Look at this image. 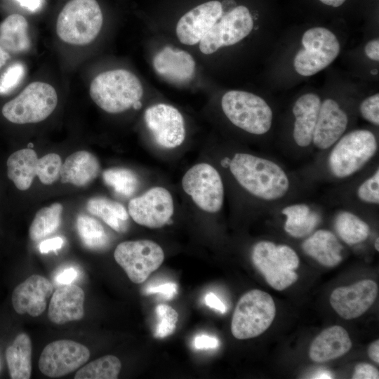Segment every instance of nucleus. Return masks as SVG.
<instances>
[{
    "mask_svg": "<svg viewBox=\"0 0 379 379\" xmlns=\"http://www.w3.org/2000/svg\"><path fill=\"white\" fill-rule=\"evenodd\" d=\"M230 170L237 182L253 196L266 201L283 198L290 188L284 170L272 160L248 153H236Z\"/></svg>",
    "mask_w": 379,
    "mask_h": 379,
    "instance_id": "f257e3e1",
    "label": "nucleus"
},
{
    "mask_svg": "<svg viewBox=\"0 0 379 379\" xmlns=\"http://www.w3.org/2000/svg\"><path fill=\"white\" fill-rule=\"evenodd\" d=\"M89 92L99 107L106 112L118 114L140 104L143 88L134 74L118 69L96 76L91 81Z\"/></svg>",
    "mask_w": 379,
    "mask_h": 379,
    "instance_id": "f03ea898",
    "label": "nucleus"
},
{
    "mask_svg": "<svg viewBox=\"0 0 379 379\" xmlns=\"http://www.w3.org/2000/svg\"><path fill=\"white\" fill-rule=\"evenodd\" d=\"M102 22V13L96 0H70L58 15L56 33L67 44L84 46L97 37Z\"/></svg>",
    "mask_w": 379,
    "mask_h": 379,
    "instance_id": "7ed1b4c3",
    "label": "nucleus"
},
{
    "mask_svg": "<svg viewBox=\"0 0 379 379\" xmlns=\"http://www.w3.org/2000/svg\"><path fill=\"white\" fill-rule=\"evenodd\" d=\"M251 260L267 284L277 291L284 290L298 279L295 270L299 267V258L288 245L259 241L253 247Z\"/></svg>",
    "mask_w": 379,
    "mask_h": 379,
    "instance_id": "20e7f679",
    "label": "nucleus"
},
{
    "mask_svg": "<svg viewBox=\"0 0 379 379\" xmlns=\"http://www.w3.org/2000/svg\"><path fill=\"white\" fill-rule=\"evenodd\" d=\"M328 164L338 178L350 177L364 166L375 154L378 142L369 130L357 129L343 135L333 146Z\"/></svg>",
    "mask_w": 379,
    "mask_h": 379,
    "instance_id": "39448f33",
    "label": "nucleus"
},
{
    "mask_svg": "<svg viewBox=\"0 0 379 379\" xmlns=\"http://www.w3.org/2000/svg\"><path fill=\"white\" fill-rule=\"evenodd\" d=\"M221 107L236 126L254 135L268 132L272 124V110L261 97L250 92L232 90L225 93Z\"/></svg>",
    "mask_w": 379,
    "mask_h": 379,
    "instance_id": "423d86ee",
    "label": "nucleus"
},
{
    "mask_svg": "<svg viewBox=\"0 0 379 379\" xmlns=\"http://www.w3.org/2000/svg\"><path fill=\"white\" fill-rule=\"evenodd\" d=\"M275 314V303L270 294L258 289L249 291L237 304L232 319V333L239 340L257 337L270 326Z\"/></svg>",
    "mask_w": 379,
    "mask_h": 379,
    "instance_id": "0eeeda50",
    "label": "nucleus"
},
{
    "mask_svg": "<svg viewBox=\"0 0 379 379\" xmlns=\"http://www.w3.org/2000/svg\"><path fill=\"white\" fill-rule=\"evenodd\" d=\"M57 105L58 95L54 87L45 82L34 81L6 102L2 108V114L14 124H34L49 117Z\"/></svg>",
    "mask_w": 379,
    "mask_h": 379,
    "instance_id": "6e6552de",
    "label": "nucleus"
},
{
    "mask_svg": "<svg viewBox=\"0 0 379 379\" xmlns=\"http://www.w3.org/2000/svg\"><path fill=\"white\" fill-rule=\"evenodd\" d=\"M302 48L295 54L293 67L303 77L323 70L338 57L340 45L335 34L323 27H312L302 36Z\"/></svg>",
    "mask_w": 379,
    "mask_h": 379,
    "instance_id": "1a4fd4ad",
    "label": "nucleus"
},
{
    "mask_svg": "<svg viewBox=\"0 0 379 379\" xmlns=\"http://www.w3.org/2000/svg\"><path fill=\"white\" fill-rule=\"evenodd\" d=\"M60 157L49 153L38 158L32 149H22L13 152L7 160L8 178L20 190L30 187L35 176L44 185H51L60 177Z\"/></svg>",
    "mask_w": 379,
    "mask_h": 379,
    "instance_id": "9d476101",
    "label": "nucleus"
},
{
    "mask_svg": "<svg viewBox=\"0 0 379 379\" xmlns=\"http://www.w3.org/2000/svg\"><path fill=\"white\" fill-rule=\"evenodd\" d=\"M114 257L132 282L141 284L161 265L164 253L156 242L141 239L120 243Z\"/></svg>",
    "mask_w": 379,
    "mask_h": 379,
    "instance_id": "9b49d317",
    "label": "nucleus"
},
{
    "mask_svg": "<svg viewBox=\"0 0 379 379\" xmlns=\"http://www.w3.org/2000/svg\"><path fill=\"white\" fill-rule=\"evenodd\" d=\"M184 191L194 203L208 213L220 210L224 201V186L218 171L207 163L191 167L182 180Z\"/></svg>",
    "mask_w": 379,
    "mask_h": 379,
    "instance_id": "f8f14e48",
    "label": "nucleus"
},
{
    "mask_svg": "<svg viewBox=\"0 0 379 379\" xmlns=\"http://www.w3.org/2000/svg\"><path fill=\"white\" fill-rule=\"evenodd\" d=\"M253 27V17L248 8L237 6L222 15L206 33L199 44L204 54L209 55L220 48L234 45L246 38Z\"/></svg>",
    "mask_w": 379,
    "mask_h": 379,
    "instance_id": "ddd939ff",
    "label": "nucleus"
},
{
    "mask_svg": "<svg viewBox=\"0 0 379 379\" xmlns=\"http://www.w3.org/2000/svg\"><path fill=\"white\" fill-rule=\"evenodd\" d=\"M89 357L90 351L85 345L70 340H59L44 347L38 364L45 375L59 378L78 369Z\"/></svg>",
    "mask_w": 379,
    "mask_h": 379,
    "instance_id": "4468645a",
    "label": "nucleus"
},
{
    "mask_svg": "<svg viewBox=\"0 0 379 379\" xmlns=\"http://www.w3.org/2000/svg\"><path fill=\"white\" fill-rule=\"evenodd\" d=\"M174 205L170 192L162 187H154L142 195L132 199L128 206V215L138 225L160 228L168 222L173 214Z\"/></svg>",
    "mask_w": 379,
    "mask_h": 379,
    "instance_id": "2eb2a0df",
    "label": "nucleus"
},
{
    "mask_svg": "<svg viewBox=\"0 0 379 379\" xmlns=\"http://www.w3.org/2000/svg\"><path fill=\"white\" fill-rule=\"evenodd\" d=\"M146 126L159 146L172 149L180 146L185 138V121L174 107L159 103L149 107L144 115Z\"/></svg>",
    "mask_w": 379,
    "mask_h": 379,
    "instance_id": "dca6fc26",
    "label": "nucleus"
},
{
    "mask_svg": "<svg viewBox=\"0 0 379 379\" xmlns=\"http://www.w3.org/2000/svg\"><path fill=\"white\" fill-rule=\"evenodd\" d=\"M378 291L375 282L364 279L349 286L336 288L331 294L330 303L341 317L355 319L371 307Z\"/></svg>",
    "mask_w": 379,
    "mask_h": 379,
    "instance_id": "f3484780",
    "label": "nucleus"
},
{
    "mask_svg": "<svg viewBox=\"0 0 379 379\" xmlns=\"http://www.w3.org/2000/svg\"><path fill=\"white\" fill-rule=\"evenodd\" d=\"M222 15V6L218 1H209L193 8L178 20V39L187 46L199 44Z\"/></svg>",
    "mask_w": 379,
    "mask_h": 379,
    "instance_id": "a211bd4d",
    "label": "nucleus"
},
{
    "mask_svg": "<svg viewBox=\"0 0 379 379\" xmlns=\"http://www.w3.org/2000/svg\"><path fill=\"white\" fill-rule=\"evenodd\" d=\"M53 292L52 283L39 274L29 277L15 287L12 293V305L20 314L41 315L46 309L47 300Z\"/></svg>",
    "mask_w": 379,
    "mask_h": 379,
    "instance_id": "6ab92c4d",
    "label": "nucleus"
},
{
    "mask_svg": "<svg viewBox=\"0 0 379 379\" xmlns=\"http://www.w3.org/2000/svg\"><path fill=\"white\" fill-rule=\"evenodd\" d=\"M348 124L346 112L331 98L321 102L313 133V145L319 149L331 147L345 132Z\"/></svg>",
    "mask_w": 379,
    "mask_h": 379,
    "instance_id": "aec40b11",
    "label": "nucleus"
},
{
    "mask_svg": "<svg viewBox=\"0 0 379 379\" xmlns=\"http://www.w3.org/2000/svg\"><path fill=\"white\" fill-rule=\"evenodd\" d=\"M155 72L173 84H184L194 76L196 63L187 51L165 46L158 51L152 61Z\"/></svg>",
    "mask_w": 379,
    "mask_h": 379,
    "instance_id": "412c9836",
    "label": "nucleus"
},
{
    "mask_svg": "<svg viewBox=\"0 0 379 379\" xmlns=\"http://www.w3.org/2000/svg\"><path fill=\"white\" fill-rule=\"evenodd\" d=\"M85 294L81 288L72 284H63L52 295L48 316L51 321L62 325L79 321L84 316Z\"/></svg>",
    "mask_w": 379,
    "mask_h": 379,
    "instance_id": "4be33fe9",
    "label": "nucleus"
},
{
    "mask_svg": "<svg viewBox=\"0 0 379 379\" xmlns=\"http://www.w3.org/2000/svg\"><path fill=\"white\" fill-rule=\"evenodd\" d=\"M321 104L320 97L313 93H305L295 100L292 109L295 117L293 137L298 146L311 145Z\"/></svg>",
    "mask_w": 379,
    "mask_h": 379,
    "instance_id": "5701e85b",
    "label": "nucleus"
},
{
    "mask_svg": "<svg viewBox=\"0 0 379 379\" xmlns=\"http://www.w3.org/2000/svg\"><path fill=\"white\" fill-rule=\"evenodd\" d=\"M352 345L347 331L340 326H333L314 339L310 347L309 356L314 362L323 363L344 355Z\"/></svg>",
    "mask_w": 379,
    "mask_h": 379,
    "instance_id": "b1692460",
    "label": "nucleus"
},
{
    "mask_svg": "<svg viewBox=\"0 0 379 379\" xmlns=\"http://www.w3.org/2000/svg\"><path fill=\"white\" fill-rule=\"evenodd\" d=\"M100 164L91 152L81 150L69 155L62 164L60 177L62 183L86 186L98 175Z\"/></svg>",
    "mask_w": 379,
    "mask_h": 379,
    "instance_id": "393cba45",
    "label": "nucleus"
},
{
    "mask_svg": "<svg viewBox=\"0 0 379 379\" xmlns=\"http://www.w3.org/2000/svg\"><path fill=\"white\" fill-rule=\"evenodd\" d=\"M306 254L326 267H334L343 260V246L331 232L316 231L302 245Z\"/></svg>",
    "mask_w": 379,
    "mask_h": 379,
    "instance_id": "a878e982",
    "label": "nucleus"
},
{
    "mask_svg": "<svg viewBox=\"0 0 379 379\" xmlns=\"http://www.w3.org/2000/svg\"><path fill=\"white\" fill-rule=\"evenodd\" d=\"M6 359L12 379H29L32 372V343L29 335L20 333L6 350Z\"/></svg>",
    "mask_w": 379,
    "mask_h": 379,
    "instance_id": "bb28decb",
    "label": "nucleus"
},
{
    "mask_svg": "<svg viewBox=\"0 0 379 379\" xmlns=\"http://www.w3.org/2000/svg\"><path fill=\"white\" fill-rule=\"evenodd\" d=\"M0 46L11 53L24 52L29 48L28 23L24 16L11 14L0 24Z\"/></svg>",
    "mask_w": 379,
    "mask_h": 379,
    "instance_id": "cd10ccee",
    "label": "nucleus"
},
{
    "mask_svg": "<svg viewBox=\"0 0 379 379\" xmlns=\"http://www.w3.org/2000/svg\"><path fill=\"white\" fill-rule=\"evenodd\" d=\"M281 213L286 216L285 231L295 238H301L312 232L320 217L305 204H294L284 207Z\"/></svg>",
    "mask_w": 379,
    "mask_h": 379,
    "instance_id": "c85d7f7f",
    "label": "nucleus"
},
{
    "mask_svg": "<svg viewBox=\"0 0 379 379\" xmlns=\"http://www.w3.org/2000/svg\"><path fill=\"white\" fill-rule=\"evenodd\" d=\"M86 208L114 230L118 232L126 230L129 215L120 203L106 197H95L88 201Z\"/></svg>",
    "mask_w": 379,
    "mask_h": 379,
    "instance_id": "c756f323",
    "label": "nucleus"
},
{
    "mask_svg": "<svg viewBox=\"0 0 379 379\" xmlns=\"http://www.w3.org/2000/svg\"><path fill=\"white\" fill-rule=\"evenodd\" d=\"M62 210L60 203L39 210L29 226L30 239L37 241L55 232L60 225Z\"/></svg>",
    "mask_w": 379,
    "mask_h": 379,
    "instance_id": "7c9ffc66",
    "label": "nucleus"
},
{
    "mask_svg": "<svg viewBox=\"0 0 379 379\" xmlns=\"http://www.w3.org/2000/svg\"><path fill=\"white\" fill-rule=\"evenodd\" d=\"M335 228L341 239L351 245L365 241L370 233V227L366 222L354 213L346 211L337 214Z\"/></svg>",
    "mask_w": 379,
    "mask_h": 379,
    "instance_id": "2f4dec72",
    "label": "nucleus"
},
{
    "mask_svg": "<svg viewBox=\"0 0 379 379\" xmlns=\"http://www.w3.org/2000/svg\"><path fill=\"white\" fill-rule=\"evenodd\" d=\"M77 230L83 244L92 250H101L109 243L105 228L96 219L84 214L77 219Z\"/></svg>",
    "mask_w": 379,
    "mask_h": 379,
    "instance_id": "473e14b6",
    "label": "nucleus"
},
{
    "mask_svg": "<svg viewBox=\"0 0 379 379\" xmlns=\"http://www.w3.org/2000/svg\"><path fill=\"white\" fill-rule=\"evenodd\" d=\"M121 369V363L115 356L107 354L80 368L75 379H116Z\"/></svg>",
    "mask_w": 379,
    "mask_h": 379,
    "instance_id": "72a5a7b5",
    "label": "nucleus"
},
{
    "mask_svg": "<svg viewBox=\"0 0 379 379\" xmlns=\"http://www.w3.org/2000/svg\"><path fill=\"white\" fill-rule=\"evenodd\" d=\"M105 182L119 194L124 197L132 195L137 190L139 180L136 174L124 168H112L102 173Z\"/></svg>",
    "mask_w": 379,
    "mask_h": 379,
    "instance_id": "f704fd0d",
    "label": "nucleus"
},
{
    "mask_svg": "<svg viewBox=\"0 0 379 379\" xmlns=\"http://www.w3.org/2000/svg\"><path fill=\"white\" fill-rule=\"evenodd\" d=\"M157 319L156 328L154 332L155 338H164L171 335L175 328L178 319V314L172 307L159 304L155 308Z\"/></svg>",
    "mask_w": 379,
    "mask_h": 379,
    "instance_id": "c9c22d12",
    "label": "nucleus"
},
{
    "mask_svg": "<svg viewBox=\"0 0 379 379\" xmlns=\"http://www.w3.org/2000/svg\"><path fill=\"white\" fill-rule=\"evenodd\" d=\"M25 74V67L21 62L9 66L0 77V94L13 91L21 82Z\"/></svg>",
    "mask_w": 379,
    "mask_h": 379,
    "instance_id": "e433bc0d",
    "label": "nucleus"
},
{
    "mask_svg": "<svg viewBox=\"0 0 379 379\" xmlns=\"http://www.w3.org/2000/svg\"><path fill=\"white\" fill-rule=\"evenodd\" d=\"M358 198L363 202L371 204L379 203V169L365 180L357 191Z\"/></svg>",
    "mask_w": 379,
    "mask_h": 379,
    "instance_id": "4c0bfd02",
    "label": "nucleus"
},
{
    "mask_svg": "<svg viewBox=\"0 0 379 379\" xmlns=\"http://www.w3.org/2000/svg\"><path fill=\"white\" fill-rule=\"evenodd\" d=\"M361 117L369 123L379 125V94L375 93L365 98L359 105Z\"/></svg>",
    "mask_w": 379,
    "mask_h": 379,
    "instance_id": "58836bf2",
    "label": "nucleus"
},
{
    "mask_svg": "<svg viewBox=\"0 0 379 379\" xmlns=\"http://www.w3.org/2000/svg\"><path fill=\"white\" fill-rule=\"evenodd\" d=\"M146 294H159L167 300L173 298L178 293V286L175 283L168 282L157 286H149L145 290Z\"/></svg>",
    "mask_w": 379,
    "mask_h": 379,
    "instance_id": "ea45409f",
    "label": "nucleus"
},
{
    "mask_svg": "<svg viewBox=\"0 0 379 379\" xmlns=\"http://www.w3.org/2000/svg\"><path fill=\"white\" fill-rule=\"evenodd\" d=\"M354 379H378L379 373L372 365L367 363H360L355 366L352 375Z\"/></svg>",
    "mask_w": 379,
    "mask_h": 379,
    "instance_id": "a19ab883",
    "label": "nucleus"
},
{
    "mask_svg": "<svg viewBox=\"0 0 379 379\" xmlns=\"http://www.w3.org/2000/svg\"><path fill=\"white\" fill-rule=\"evenodd\" d=\"M219 340L216 337L206 334L197 335L193 341L194 347L197 350L215 349L219 346Z\"/></svg>",
    "mask_w": 379,
    "mask_h": 379,
    "instance_id": "79ce46f5",
    "label": "nucleus"
},
{
    "mask_svg": "<svg viewBox=\"0 0 379 379\" xmlns=\"http://www.w3.org/2000/svg\"><path fill=\"white\" fill-rule=\"evenodd\" d=\"M205 302L207 306L213 308L220 313L226 312V307L222 300L213 293H208L205 296Z\"/></svg>",
    "mask_w": 379,
    "mask_h": 379,
    "instance_id": "37998d69",
    "label": "nucleus"
},
{
    "mask_svg": "<svg viewBox=\"0 0 379 379\" xmlns=\"http://www.w3.org/2000/svg\"><path fill=\"white\" fill-rule=\"evenodd\" d=\"M366 55L374 61L379 60V40L378 38L369 41L365 46Z\"/></svg>",
    "mask_w": 379,
    "mask_h": 379,
    "instance_id": "c03bdc74",
    "label": "nucleus"
},
{
    "mask_svg": "<svg viewBox=\"0 0 379 379\" xmlns=\"http://www.w3.org/2000/svg\"><path fill=\"white\" fill-rule=\"evenodd\" d=\"M63 240L60 237H55L44 241L40 244L39 249L41 253H48L50 251L57 250L62 247Z\"/></svg>",
    "mask_w": 379,
    "mask_h": 379,
    "instance_id": "a18cd8bd",
    "label": "nucleus"
},
{
    "mask_svg": "<svg viewBox=\"0 0 379 379\" xmlns=\"http://www.w3.org/2000/svg\"><path fill=\"white\" fill-rule=\"evenodd\" d=\"M77 272L73 268L64 270L56 277V281L61 284H71L77 277Z\"/></svg>",
    "mask_w": 379,
    "mask_h": 379,
    "instance_id": "49530a36",
    "label": "nucleus"
},
{
    "mask_svg": "<svg viewBox=\"0 0 379 379\" xmlns=\"http://www.w3.org/2000/svg\"><path fill=\"white\" fill-rule=\"evenodd\" d=\"M21 6L30 11L35 12L42 6V0H16Z\"/></svg>",
    "mask_w": 379,
    "mask_h": 379,
    "instance_id": "de8ad7c7",
    "label": "nucleus"
},
{
    "mask_svg": "<svg viewBox=\"0 0 379 379\" xmlns=\"http://www.w3.org/2000/svg\"><path fill=\"white\" fill-rule=\"evenodd\" d=\"M368 357L377 364H379V340L373 342L368 349Z\"/></svg>",
    "mask_w": 379,
    "mask_h": 379,
    "instance_id": "09e8293b",
    "label": "nucleus"
},
{
    "mask_svg": "<svg viewBox=\"0 0 379 379\" xmlns=\"http://www.w3.org/2000/svg\"><path fill=\"white\" fill-rule=\"evenodd\" d=\"M9 58L10 55L8 52L0 46V68L5 65Z\"/></svg>",
    "mask_w": 379,
    "mask_h": 379,
    "instance_id": "8fccbe9b",
    "label": "nucleus"
},
{
    "mask_svg": "<svg viewBox=\"0 0 379 379\" xmlns=\"http://www.w3.org/2000/svg\"><path fill=\"white\" fill-rule=\"evenodd\" d=\"M319 1L325 5L336 8L343 4V3L346 0H319Z\"/></svg>",
    "mask_w": 379,
    "mask_h": 379,
    "instance_id": "3c124183",
    "label": "nucleus"
},
{
    "mask_svg": "<svg viewBox=\"0 0 379 379\" xmlns=\"http://www.w3.org/2000/svg\"><path fill=\"white\" fill-rule=\"evenodd\" d=\"M313 378H333V375L325 371H321L317 373V375H315Z\"/></svg>",
    "mask_w": 379,
    "mask_h": 379,
    "instance_id": "603ef678",
    "label": "nucleus"
},
{
    "mask_svg": "<svg viewBox=\"0 0 379 379\" xmlns=\"http://www.w3.org/2000/svg\"><path fill=\"white\" fill-rule=\"evenodd\" d=\"M374 246H375V250L377 251H379V239H378V237L375 241Z\"/></svg>",
    "mask_w": 379,
    "mask_h": 379,
    "instance_id": "864d4df0",
    "label": "nucleus"
}]
</instances>
